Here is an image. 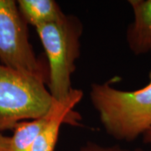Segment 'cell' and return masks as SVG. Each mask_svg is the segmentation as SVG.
Instances as JSON below:
<instances>
[{
    "label": "cell",
    "mask_w": 151,
    "mask_h": 151,
    "mask_svg": "<svg viewBox=\"0 0 151 151\" xmlns=\"http://www.w3.org/2000/svg\"><path fill=\"white\" fill-rule=\"evenodd\" d=\"M53 102L44 81L0 64V132L42 117Z\"/></svg>",
    "instance_id": "3957f363"
},
{
    "label": "cell",
    "mask_w": 151,
    "mask_h": 151,
    "mask_svg": "<svg viewBox=\"0 0 151 151\" xmlns=\"http://www.w3.org/2000/svg\"><path fill=\"white\" fill-rule=\"evenodd\" d=\"M90 100L105 131L117 140L134 141L151 129V71L149 83L134 91L92 83Z\"/></svg>",
    "instance_id": "6da1fadb"
},
{
    "label": "cell",
    "mask_w": 151,
    "mask_h": 151,
    "mask_svg": "<svg viewBox=\"0 0 151 151\" xmlns=\"http://www.w3.org/2000/svg\"><path fill=\"white\" fill-rule=\"evenodd\" d=\"M142 137H143L144 143L146 144V145H148L151 148V129L148 130Z\"/></svg>",
    "instance_id": "8fae6325"
},
{
    "label": "cell",
    "mask_w": 151,
    "mask_h": 151,
    "mask_svg": "<svg viewBox=\"0 0 151 151\" xmlns=\"http://www.w3.org/2000/svg\"><path fill=\"white\" fill-rule=\"evenodd\" d=\"M83 97V92L73 88L68 97L61 101L54 99L49 110V118L45 125L33 143L30 151H54L59 137L62 124L73 122L80 117L74 113L73 109L80 103Z\"/></svg>",
    "instance_id": "5b68a950"
},
{
    "label": "cell",
    "mask_w": 151,
    "mask_h": 151,
    "mask_svg": "<svg viewBox=\"0 0 151 151\" xmlns=\"http://www.w3.org/2000/svg\"><path fill=\"white\" fill-rule=\"evenodd\" d=\"M77 151H151L145 150L141 148H137L134 150H129V149H125L121 146L113 145V146H103L101 145H98L97 143L93 142H88L86 145L81 146V148Z\"/></svg>",
    "instance_id": "9c48e42d"
},
{
    "label": "cell",
    "mask_w": 151,
    "mask_h": 151,
    "mask_svg": "<svg viewBox=\"0 0 151 151\" xmlns=\"http://www.w3.org/2000/svg\"><path fill=\"white\" fill-rule=\"evenodd\" d=\"M43 45L48 64V91L56 101L68 97L76 60L81 52L83 24L74 15L65 14L59 20L35 28Z\"/></svg>",
    "instance_id": "7a4b0ae2"
},
{
    "label": "cell",
    "mask_w": 151,
    "mask_h": 151,
    "mask_svg": "<svg viewBox=\"0 0 151 151\" xmlns=\"http://www.w3.org/2000/svg\"><path fill=\"white\" fill-rule=\"evenodd\" d=\"M49 118V111L36 119L23 121L14 128L10 137L9 151H30L33 143L45 125Z\"/></svg>",
    "instance_id": "ba28073f"
},
{
    "label": "cell",
    "mask_w": 151,
    "mask_h": 151,
    "mask_svg": "<svg viewBox=\"0 0 151 151\" xmlns=\"http://www.w3.org/2000/svg\"><path fill=\"white\" fill-rule=\"evenodd\" d=\"M17 4L26 24L35 28L57 21L65 15L54 0H18Z\"/></svg>",
    "instance_id": "52a82bcc"
},
{
    "label": "cell",
    "mask_w": 151,
    "mask_h": 151,
    "mask_svg": "<svg viewBox=\"0 0 151 151\" xmlns=\"http://www.w3.org/2000/svg\"><path fill=\"white\" fill-rule=\"evenodd\" d=\"M10 145V137L3 134L0 132V151H9Z\"/></svg>",
    "instance_id": "30bf717a"
},
{
    "label": "cell",
    "mask_w": 151,
    "mask_h": 151,
    "mask_svg": "<svg viewBox=\"0 0 151 151\" xmlns=\"http://www.w3.org/2000/svg\"><path fill=\"white\" fill-rule=\"evenodd\" d=\"M0 61L48 83L47 61L35 53L29 40L28 24L14 0H0Z\"/></svg>",
    "instance_id": "277c9868"
},
{
    "label": "cell",
    "mask_w": 151,
    "mask_h": 151,
    "mask_svg": "<svg viewBox=\"0 0 151 151\" xmlns=\"http://www.w3.org/2000/svg\"><path fill=\"white\" fill-rule=\"evenodd\" d=\"M134 21L129 25L126 40L136 55L151 52V0H129Z\"/></svg>",
    "instance_id": "8992f818"
}]
</instances>
